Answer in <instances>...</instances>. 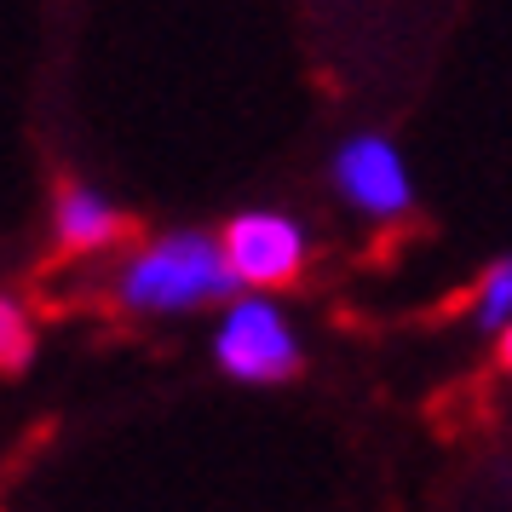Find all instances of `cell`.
Returning a JSON list of instances; mask_svg holds the SVG:
<instances>
[{"label":"cell","instance_id":"cell-7","mask_svg":"<svg viewBox=\"0 0 512 512\" xmlns=\"http://www.w3.org/2000/svg\"><path fill=\"white\" fill-rule=\"evenodd\" d=\"M507 311H512V265L507 259H495L478 282V328L484 334H501L507 328Z\"/></svg>","mask_w":512,"mask_h":512},{"label":"cell","instance_id":"cell-2","mask_svg":"<svg viewBox=\"0 0 512 512\" xmlns=\"http://www.w3.org/2000/svg\"><path fill=\"white\" fill-rule=\"evenodd\" d=\"M213 357L242 386H277L300 374V334L271 294H231L225 323L213 334Z\"/></svg>","mask_w":512,"mask_h":512},{"label":"cell","instance_id":"cell-4","mask_svg":"<svg viewBox=\"0 0 512 512\" xmlns=\"http://www.w3.org/2000/svg\"><path fill=\"white\" fill-rule=\"evenodd\" d=\"M334 185L357 213L369 219H397V213L415 208V179L409 162L397 156V144L386 133H351L334 150Z\"/></svg>","mask_w":512,"mask_h":512},{"label":"cell","instance_id":"cell-1","mask_svg":"<svg viewBox=\"0 0 512 512\" xmlns=\"http://www.w3.org/2000/svg\"><path fill=\"white\" fill-rule=\"evenodd\" d=\"M236 294V277L225 271L219 236L208 231H167L144 242L139 254L121 265L116 305L139 317H173V311H202Z\"/></svg>","mask_w":512,"mask_h":512},{"label":"cell","instance_id":"cell-6","mask_svg":"<svg viewBox=\"0 0 512 512\" xmlns=\"http://www.w3.org/2000/svg\"><path fill=\"white\" fill-rule=\"evenodd\" d=\"M35 363V317L12 294H0V374H24Z\"/></svg>","mask_w":512,"mask_h":512},{"label":"cell","instance_id":"cell-5","mask_svg":"<svg viewBox=\"0 0 512 512\" xmlns=\"http://www.w3.org/2000/svg\"><path fill=\"white\" fill-rule=\"evenodd\" d=\"M52 225H58V242L75 248V254H98V248H110L127 236V213L110 202V196H98L87 185H64L58 190V202H52Z\"/></svg>","mask_w":512,"mask_h":512},{"label":"cell","instance_id":"cell-3","mask_svg":"<svg viewBox=\"0 0 512 512\" xmlns=\"http://www.w3.org/2000/svg\"><path fill=\"white\" fill-rule=\"evenodd\" d=\"M219 254H225V271L236 277V288L271 294V288H288L305 271V231L288 213L254 208V213H236L225 225Z\"/></svg>","mask_w":512,"mask_h":512}]
</instances>
